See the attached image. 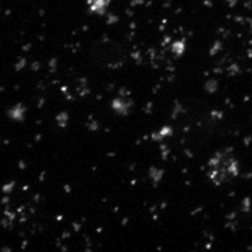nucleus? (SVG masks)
<instances>
[{
    "label": "nucleus",
    "instance_id": "31",
    "mask_svg": "<svg viewBox=\"0 0 252 252\" xmlns=\"http://www.w3.org/2000/svg\"><path fill=\"white\" fill-rule=\"evenodd\" d=\"M147 54H149V57H154V56H156V49H154V48L147 49Z\"/></svg>",
    "mask_w": 252,
    "mask_h": 252
},
{
    "label": "nucleus",
    "instance_id": "42",
    "mask_svg": "<svg viewBox=\"0 0 252 252\" xmlns=\"http://www.w3.org/2000/svg\"><path fill=\"white\" fill-rule=\"evenodd\" d=\"M29 48H31V43H26V44L23 46V51H29Z\"/></svg>",
    "mask_w": 252,
    "mask_h": 252
},
{
    "label": "nucleus",
    "instance_id": "3",
    "mask_svg": "<svg viewBox=\"0 0 252 252\" xmlns=\"http://www.w3.org/2000/svg\"><path fill=\"white\" fill-rule=\"evenodd\" d=\"M10 120H15V121H23L25 120V107L20 103H16L15 107H12L8 111H7Z\"/></svg>",
    "mask_w": 252,
    "mask_h": 252
},
{
    "label": "nucleus",
    "instance_id": "23",
    "mask_svg": "<svg viewBox=\"0 0 252 252\" xmlns=\"http://www.w3.org/2000/svg\"><path fill=\"white\" fill-rule=\"evenodd\" d=\"M170 43H172V38H170V36H165V38L162 39V48L167 46V44H170Z\"/></svg>",
    "mask_w": 252,
    "mask_h": 252
},
{
    "label": "nucleus",
    "instance_id": "7",
    "mask_svg": "<svg viewBox=\"0 0 252 252\" xmlns=\"http://www.w3.org/2000/svg\"><path fill=\"white\" fill-rule=\"evenodd\" d=\"M205 90L208 92V93H215V92L218 90V80H216V79L208 80V82L205 84Z\"/></svg>",
    "mask_w": 252,
    "mask_h": 252
},
{
    "label": "nucleus",
    "instance_id": "40",
    "mask_svg": "<svg viewBox=\"0 0 252 252\" xmlns=\"http://www.w3.org/2000/svg\"><path fill=\"white\" fill-rule=\"evenodd\" d=\"M234 21L241 23V21H245V18H242V16H234Z\"/></svg>",
    "mask_w": 252,
    "mask_h": 252
},
{
    "label": "nucleus",
    "instance_id": "45",
    "mask_svg": "<svg viewBox=\"0 0 252 252\" xmlns=\"http://www.w3.org/2000/svg\"><path fill=\"white\" fill-rule=\"evenodd\" d=\"M62 219H64V216H62V215H57V216H56V221H57V223H61Z\"/></svg>",
    "mask_w": 252,
    "mask_h": 252
},
{
    "label": "nucleus",
    "instance_id": "2",
    "mask_svg": "<svg viewBox=\"0 0 252 252\" xmlns=\"http://www.w3.org/2000/svg\"><path fill=\"white\" fill-rule=\"evenodd\" d=\"M88 12L90 13H98V15H105L108 5H110V0H88Z\"/></svg>",
    "mask_w": 252,
    "mask_h": 252
},
{
    "label": "nucleus",
    "instance_id": "50",
    "mask_svg": "<svg viewBox=\"0 0 252 252\" xmlns=\"http://www.w3.org/2000/svg\"><path fill=\"white\" fill-rule=\"evenodd\" d=\"M244 179H245V180H249V179H252V172H249V173H245V175H244Z\"/></svg>",
    "mask_w": 252,
    "mask_h": 252
},
{
    "label": "nucleus",
    "instance_id": "15",
    "mask_svg": "<svg viewBox=\"0 0 252 252\" xmlns=\"http://www.w3.org/2000/svg\"><path fill=\"white\" fill-rule=\"evenodd\" d=\"M87 128L90 131H98V129H100V124H98V121H93V118H88Z\"/></svg>",
    "mask_w": 252,
    "mask_h": 252
},
{
    "label": "nucleus",
    "instance_id": "19",
    "mask_svg": "<svg viewBox=\"0 0 252 252\" xmlns=\"http://www.w3.org/2000/svg\"><path fill=\"white\" fill-rule=\"evenodd\" d=\"M77 90H79V97H85V95L90 93V88H87L85 85H84V87H79Z\"/></svg>",
    "mask_w": 252,
    "mask_h": 252
},
{
    "label": "nucleus",
    "instance_id": "49",
    "mask_svg": "<svg viewBox=\"0 0 252 252\" xmlns=\"http://www.w3.org/2000/svg\"><path fill=\"white\" fill-rule=\"evenodd\" d=\"M61 92H64V93H67V92H69V88L65 87V85H62V87H61Z\"/></svg>",
    "mask_w": 252,
    "mask_h": 252
},
{
    "label": "nucleus",
    "instance_id": "37",
    "mask_svg": "<svg viewBox=\"0 0 252 252\" xmlns=\"http://www.w3.org/2000/svg\"><path fill=\"white\" fill-rule=\"evenodd\" d=\"M126 15H128V16H133V15H134V10H133V7H129V8L126 10Z\"/></svg>",
    "mask_w": 252,
    "mask_h": 252
},
{
    "label": "nucleus",
    "instance_id": "5",
    "mask_svg": "<svg viewBox=\"0 0 252 252\" xmlns=\"http://www.w3.org/2000/svg\"><path fill=\"white\" fill-rule=\"evenodd\" d=\"M170 51H172V54L175 56V57H180V56L185 52V38L170 43Z\"/></svg>",
    "mask_w": 252,
    "mask_h": 252
},
{
    "label": "nucleus",
    "instance_id": "30",
    "mask_svg": "<svg viewBox=\"0 0 252 252\" xmlns=\"http://www.w3.org/2000/svg\"><path fill=\"white\" fill-rule=\"evenodd\" d=\"M183 154H185V157H190V159L193 157V151H190V149H185V152H183Z\"/></svg>",
    "mask_w": 252,
    "mask_h": 252
},
{
    "label": "nucleus",
    "instance_id": "12",
    "mask_svg": "<svg viewBox=\"0 0 252 252\" xmlns=\"http://www.w3.org/2000/svg\"><path fill=\"white\" fill-rule=\"evenodd\" d=\"M239 72H241V67H239V64H236V62L228 67V74L231 75V77H232V75H236V74H239Z\"/></svg>",
    "mask_w": 252,
    "mask_h": 252
},
{
    "label": "nucleus",
    "instance_id": "59",
    "mask_svg": "<svg viewBox=\"0 0 252 252\" xmlns=\"http://www.w3.org/2000/svg\"><path fill=\"white\" fill-rule=\"evenodd\" d=\"M26 245H28V241H23V242H21V247H23V249H25V247H26Z\"/></svg>",
    "mask_w": 252,
    "mask_h": 252
},
{
    "label": "nucleus",
    "instance_id": "58",
    "mask_svg": "<svg viewBox=\"0 0 252 252\" xmlns=\"http://www.w3.org/2000/svg\"><path fill=\"white\" fill-rule=\"evenodd\" d=\"M159 88H160V87H159V85H156V87H154V90H152V92H154V93H157V92H159Z\"/></svg>",
    "mask_w": 252,
    "mask_h": 252
},
{
    "label": "nucleus",
    "instance_id": "22",
    "mask_svg": "<svg viewBox=\"0 0 252 252\" xmlns=\"http://www.w3.org/2000/svg\"><path fill=\"white\" fill-rule=\"evenodd\" d=\"M151 111H152V101H147V103H146V107H144V113H146V115H149Z\"/></svg>",
    "mask_w": 252,
    "mask_h": 252
},
{
    "label": "nucleus",
    "instance_id": "44",
    "mask_svg": "<svg viewBox=\"0 0 252 252\" xmlns=\"http://www.w3.org/2000/svg\"><path fill=\"white\" fill-rule=\"evenodd\" d=\"M69 236H71V232H69V231H64V232H62V239H67Z\"/></svg>",
    "mask_w": 252,
    "mask_h": 252
},
{
    "label": "nucleus",
    "instance_id": "56",
    "mask_svg": "<svg viewBox=\"0 0 252 252\" xmlns=\"http://www.w3.org/2000/svg\"><path fill=\"white\" fill-rule=\"evenodd\" d=\"M39 139H41V134H36V136H35V141H36V143H38Z\"/></svg>",
    "mask_w": 252,
    "mask_h": 252
},
{
    "label": "nucleus",
    "instance_id": "9",
    "mask_svg": "<svg viewBox=\"0 0 252 252\" xmlns=\"http://www.w3.org/2000/svg\"><path fill=\"white\" fill-rule=\"evenodd\" d=\"M56 120H57L59 128H65V126H67V123H69V115L67 113H61V115L56 116Z\"/></svg>",
    "mask_w": 252,
    "mask_h": 252
},
{
    "label": "nucleus",
    "instance_id": "24",
    "mask_svg": "<svg viewBox=\"0 0 252 252\" xmlns=\"http://www.w3.org/2000/svg\"><path fill=\"white\" fill-rule=\"evenodd\" d=\"M39 67H41V62H38V61L31 64V71H39Z\"/></svg>",
    "mask_w": 252,
    "mask_h": 252
},
{
    "label": "nucleus",
    "instance_id": "43",
    "mask_svg": "<svg viewBox=\"0 0 252 252\" xmlns=\"http://www.w3.org/2000/svg\"><path fill=\"white\" fill-rule=\"evenodd\" d=\"M213 72H215V74H221L223 69H221V67H215V69H213Z\"/></svg>",
    "mask_w": 252,
    "mask_h": 252
},
{
    "label": "nucleus",
    "instance_id": "48",
    "mask_svg": "<svg viewBox=\"0 0 252 252\" xmlns=\"http://www.w3.org/2000/svg\"><path fill=\"white\" fill-rule=\"evenodd\" d=\"M23 209H25V206H18V208H16V213L20 215V213H23Z\"/></svg>",
    "mask_w": 252,
    "mask_h": 252
},
{
    "label": "nucleus",
    "instance_id": "35",
    "mask_svg": "<svg viewBox=\"0 0 252 252\" xmlns=\"http://www.w3.org/2000/svg\"><path fill=\"white\" fill-rule=\"evenodd\" d=\"M203 3H205L206 8H211V7H213V2H211V0H203Z\"/></svg>",
    "mask_w": 252,
    "mask_h": 252
},
{
    "label": "nucleus",
    "instance_id": "33",
    "mask_svg": "<svg viewBox=\"0 0 252 252\" xmlns=\"http://www.w3.org/2000/svg\"><path fill=\"white\" fill-rule=\"evenodd\" d=\"M226 2H228V5L231 7V8H234L236 3H237V0H226Z\"/></svg>",
    "mask_w": 252,
    "mask_h": 252
},
{
    "label": "nucleus",
    "instance_id": "46",
    "mask_svg": "<svg viewBox=\"0 0 252 252\" xmlns=\"http://www.w3.org/2000/svg\"><path fill=\"white\" fill-rule=\"evenodd\" d=\"M159 208H160V209H165V208H167V203H165V201H162V203L159 205Z\"/></svg>",
    "mask_w": 252,
    "mask_h": 252
},
{
    "label": "nucleus",
    "instance_id": "20",
    "mask_svg": "<svg viewBox=\"0 0 252 252\" xmlns=\"http://www.w3.org/2000/svg\"><path fill=\"white\" fill-rule=\"evenodd\" d=\"M209 115H211V118H213V120H221V118H223V115H224V113H223V111H211V113H209Z\"/></svg>",
    "mask_w": 252,
    "mask_h": 252
},
{
    "label": "nucleus",
    "instance_id": "8",
    "mask_svg": "<svg viewBox=\"0 0 252 252\" xmlns=\"http://www.w3.org/2000/svg\"><path fill=\"white\" fill-rule=\"evenodd\" d=\"M251 209H252V200L249 198V196H244V198H242V203H241V211L249 213Z\"/></svg>",
    "mask_w": 252,
    "mask_h": 252
},
{
    "label": "nucleus",
    "instance_id": "29",
    "mask_svg": "<svg viewBox=\"0 0 252 252\" xmlns=\"http://www.w3.org/2000/svg\"><path fill=\"white\" fill-rule=\"evenodd\" d=\"M2 203H3V205H8V203H10V198H8V193H5V196H3V198H2Z\"/></svg>",
    "mask_w": 252,
    "mask_h": 252
},
{
    "label": "nucleus",
    "instance_id": "27",
    "mask_svg": "<svg viewBox=\"0 0 252 252\" xmlns=\"http://www.w3.org/2000/svg\"><path fill=\"white\" fill-rule=\"evenodd\" d=\"M236 216H237L236 213H229V215L226 216V219H228V221H234V219H236Z\"/></svg>",
    "mask_w": 252,
    "mask_h": 252
},
{
    "label": "nucleus",
    "instance_id": "21",
    "mask_svg": "<svg viewBox=\"0 0 252 252\" xmlns=\"http://www.w3.org/2000/svg\"><path fill=\"white\" fill-rule=\"evenodd\" d=\"M118 95H120V97H129L131 95V92L129 90H126V88H120V92H118Z\"/></svg>",
    "mask_w": 252,
    "mask_h": 252
},
{
    "label": "nucleus",
    "instance_id": "51",
    "mask_svg": "<svg viewBox=\"0 0 252 252\" xmlns=\"http://www.w3.org/2000/svg\"><path fill=\"white\" fill-rule=\"evenodd\" d=\"M113 88H115V84H108V87H107V90H113Z\"/></svg>",
    "mask_w": 252,
    "mask_h": 252
},
{
    "label": "nucleus",
    "instance_id": "13",
    "mask_svg": "<svg viewBox=\"0 0 252 252\" xmlns=\"http://www.w3.org/2000/svg\"><path fill=\"white\" fill-rule=\"evenodd\" d=\"M131 57L134 59V62H136V64H143V56H141L139 51H137V48H134V51L131 52Z\"/></svg>",
    "mask_w": 252,
    "mask_h": 252
},
{
    "label": "nucleus",
    "instance_id": "4",
    "mask_svg": "<svg viewBox=\"0 0 252 252\" xmlns=\"http://www.w3.org/2000/svg\"><path fill=\"white\" fill-rule=\"evenodd\" d=\"M172 133H173V129L170 126H162L157 133H152L151 134V139H154V141H157V143H162L164 139H165L167 136H172Z\"/></svg>",
    "mask_w": 252,
    "mask_h": 252
},
{
    "label": "nucleus",
    "instance_id": "36",
    "mask_svg": "<svg viewBox=\"0 0 252 252\" xmlns=\"http://www.w3.org/2000/svg\"><path fill=\"white\" fill-rule=\"evenodd\" d=\"M64 192H65V193H71V192H72V187L69 185V183H65V185H64Z\"/></svg>",
    "mask_w": 252,
    "mask_h": 252
},
{
    "label": "nucleus",
    "instance_id": "41",
    "mask_svg": "<svg viewBox=\"0 0 252 252\" xmlns=\"http://www.w3.org/2000/svg\"><path fill=\"white\" fill-rule=\"evenodd\" d=\"M201 209H203V206H198V208H195V209L192 211V215H196V213H200Z\"/></svg>",
    "mask_w": 252,
    "mask_h": 252
},
{
    "label": "nucleus",
    "instance_id": "17",
    "mask_svg": "<svg viewBox=\"0 0 252 252\" xmlns=\"http://www.w3.org/2000/svg\"><path fill=\"white\" fill-rule=\"evenodd\" d=\"M15 188V180H12V182L10 183H5V185H3V193H12V190Z\"/></svg>",
    "mask_w": 252,
    "mask_h": 252
},
{
    "label": "nucleus",
    "instance_id": "54",
    "mask_svg": "<svg viewBox=\"0 0 252 252\" xmlns=\"http://www.w3.org/2000/svg\"><path fill=\"white\" fill-rule=\"evenodd\" d=\"M121 224L126 226V224H128V218H123V219H121Z\"/></svg>",
    "mask_w": 252,
    "mask_h": 252
},
{
    "label": "nucleus",
    "instance_id": "11",
    "mask_svg": "<svg viewBox=\"0 0 252 252\" xmlns=\"http://www.w3.org/2000/svg\"><path fill=\"white\" fill-rule=\"evenodd\" d=\"M223 48V43L221 41H216L215 44L211 46V49H209V56H216V52H219Z\"/></svg>",
    "mask_w": 252,
    "mask_h": 252
},
{
    "label": "nucleus",
    "instance_id": "28",
    "mask_svg": "<svg viewBox=\"0 0 252 252\" xmlns=\"http://www.w3.org/2000/svg\"><path fill=\"white\" fill-rule=\"evenodd\" d=\"M252 141V136H244V146H249Z\"/></svg>",
    "mask_w": 252,
    "mask_h": 252
},
{
    "label": "nucleus",
    "instance_id": "14",
    "mask_svg": "<svg viewBox=\"0 0 252 252\" xmlns=\"http://www.w3.org/2000/svg\"><path fill=\"white\" fill-rule=\"evenodd\" d=\"M169 152H170L169 146H167V144H162V143H160V157H162V160H165L167 157H169Z\"/></svg>",
    "mask_w": 252,
    "mask_h": 252
},
{
    "label": "nucleus",
    "instance_id": "26",
    "mask_svg": "<svg viewBox=\"0 0 252 252\" xmlns=\"http://www.w3.org/2000/svg\"><path fill=\"white\" fill-rule=\"evenodd\" d=\"M144 0H131V7H136V5H143Z\"/></svg>",
    "mask_w": 252,
    "mask_h": 252
},
{
    "label": "nucleus",
    "instance_id": "53",
    "mask_svg": "<svg viewBox=\"0 0 252 252\" xmlns=\"http://www.w3.org/2000/svg\"><path fill=\"white\" fill-rule=\"evenodd\" d=\"M129 28H131V29L136 28V21H131V23H129Z\"/></svg>",
    "mask_w": 252,
    "mask_h": 252
},
{
    "label": "nucleus",
    "instance_id": "6",
    "mask_svg": "<svg viewBox=\"0 0 252 252\" xmlns=\"http://www.w3.org/2000/svg\"><path fill=\"white\" fill-rule=\"evenodd\" d=\"M162 175H164L162 169H157V167H151L149 169V177H151V180H154V185H157L162 180Z\"/></svg>",
    "mask_w": 252,
    "mask_h": 252
},
{
    "label": "nucleus",
    "instance_id": "38",
    "mask_svg": "<svg viewBox=\"0 0 252 252\" xmlns=\"http://www.w3.org/2000/svg\"><path fill=\"white\" fill-rule=\"evenodd\" d=\"M224 103L228 105V107H234V103H232V100H231V98H226V100H224Z\"/></svg>",
    "mask_w": 252,
    "mask_h": 252
},
{
    "label": "nucleus",
    "instance_id": "16",
    "mask_svg": "<svg viewBox=\"0 0 252 252\" xmlns=\"http://www.w3.org/2000/svg\"><path fill=\"white\" fill-rule=\"evenodd\" d=\"M120 21V18H118L116 15H107V25H116V23Z\"/></svg>",
    "mask_w": 252,
    "mask_h": 252
},
{
    "label": "nucleus",
    "instance_id": "39",
    "mask_svg": "<svg viewBox=\"0 0 252 252\" xmlns=\"http://www.w3.org/2000/svg\"><path fill=\"white\" fill-rule=\"evenodd\" d=\"M18 167H20L21 170H25V169H26V164L23 162V160H20V162H18Z\"/></svg>",
    "mask_w": 252,
    "mask_h": 252
},
{
    "label": "nucleus",
    "instance_id": "34",
    "mask_svg": "<svg viewBox=\"0 0 252 252\" xmlns=\"http://www.w3.org/2000/svg\"><path fill=\"white\" fill-rule=\"evenodd\" d=\"M44 179H46V172H44V170H43V172H41V173H39L38 180H39V182H44Z\"/></svg>",
    "mask_w": 252,
    "mask_h": 252
},
{
    "label": "nucleus",
    "instance_id": "1",
    "mask_svg": "<svg viewBox=\"0 0 252 252\" xmlns=\"http://www.w3.org/2000/svg\"><path fill=\"white\" fill-rule=\"evenodd\" d=\"M131 107H133V100H131V98H126V100H124L123 97H118L111 101V108H113L118 115H121V116H126V115L129 113Z\"/></svg>",
    "mask_w": 252,
    "mask_h": 252
},
{
    "label": "nucleus",
    "instance_id": "25",
    "mask_svg": "<svg viewBox=\"0 0 252 252\" xmlns=\"http://www.w3.org/2000/svg\"><path fill=\"white\" fill-rule=\"evenodd\" d=\"M167 20H162V21H160V25H159V31H164V29H165V26H167Z\"/></svg>",
    "mask_w": 252,
    "mask_h": 252
},
{
    "label": "nucleus",
    "instance_id": "47",
    "mask_svg": "<svg viewBox=\"0 0 252 252\" xmlns=\"http://www.w3.org/2000/svg\"><path fill=\"white\" fill-rule=\"evenodd\" d=\"M43 105H44V98H39V101H38V107H39V108H41V107H43Z\"/></svg>",
    "mask_w": 252,
    "mask_h": 252
},
{
    "label": "nucleus",
    "instance_id": "55",
    "mask_svg": "<svg viewBox=\"0 0 252 252\" xmlns=\"http://www.w3.org/2000/svg\"><path fill=\"white\" fill-rule=\"evenodd\" d=\"M107 156H108V157H115V156H116V154H115V152H113V151H110V152H108V154H107Z\"/></svg>",
    "mask_w": 252,
    "mask_h": 252
},
{
    "label": "nucleus",
    "instance_id": "57",
    "mask_svg": "<svg viewBox=\"0 0 252 252\" xmlns=\"http://www.w3.org/2000/svg\"><path fill=\"white\" fill-rule=\"evenodd\" d=\"M173 12H175V15H180V13H182V8H177V10H173Z\"/></svg>",
    "mask_w": 252,
    "mask_h": 252
},
{
    "label": "nucleus",
    "instance_id": "52",
    "mask_svg": "<svg viewBox=\"0 0 252 252\" xmlns=\"http://www.w3.org/2000/svg\"><path fill=\"white\" fill-rule=\"evenodd\" d=\"M247 57H249V59H252V48H251V49H247Z\"/></svg>",
    "mask_w": 252,
    "mask_h": 252
},
{
    "label": "nucleus",
    "instance_id": "10",
    "mask_svg": "<svg viewBox=\"0 0 252 252\" xmlns=\"http://www.w3.org/2000/svg\"><path fill=\"white\" fill-rule=\"evenodd\" d=\"M183 111V108H182V105H180V101H175V103H173V111H172V118L173 120H175L177 116H179L180 113H182Z\"/></svg>",
    "mask_w": 252,
    "mask_h": 252
},
{
    "label": "nucleus",
    "instance_id": "18",
    "mask_svg": "<svg viewBox=\"0 0 252 252\" xmlns=\"http://www.w3.org/2000/svg\"><path fill=\"white\" fill-rule=\"evenodd\" d=\"M25 65H26V59H25V57L18 59V61H16V64H15V71H21Z\"/></svg>",
    "mask_w": 252,
    "mask_h": 252
},
{
    "label": "nucleus",
    "instance_id": "32",
    "mask_svg": "<svg viewBox=\"0 0 252 252\" xmlns=\"http://www.w3.org/2000/svg\"><path fill=\"white\" fill-rule=\"evenodd\" d=\"M72 228H74L75 232H79V231H80V223H74V224H72Z\"/></svg>",
    "mask_w": 252,
    "mask_h": 252
}]
</instances>
